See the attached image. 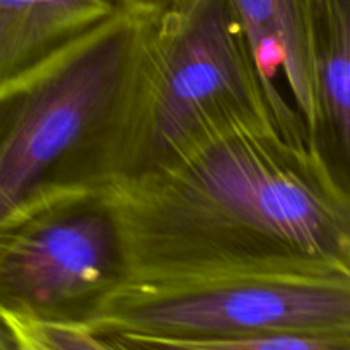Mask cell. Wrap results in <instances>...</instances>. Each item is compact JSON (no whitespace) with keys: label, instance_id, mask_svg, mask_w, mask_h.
Segmentation results:
<instances>
[{"label":"cell","instance_id":"cell-1","mask_svg":"<svg viewBox=\"0 0 350 350\" xmlns=\"http://www.w3.org/2000/svg\"><path fill=\"white\" fill-rule=\"evenodd\" d=\"M126 272L204 263L350 270L349 183L308 135L272 116L208 130L105 188Z\"/></svg>","mask_w":350,"mask_h":350},{"label":"cell","instance_id":"cell-2","mask_svg":"<svg viewBox=\"0 0 350 350\" xmlns=\"http://www.w3.org/2000/svg\"><path fill=\"white\" fill-rule=\"evenodd\" d=\"M161 3L125 7L0 88V231L115 181L140 44Z\"/></svg>","mask_w":350,"mask_h":350},{"label":"cell","instance_id":"cell-3","mask_svg":"<svg viewBox=\"0 0 350 350\" xmlns=\"http://www.w3.org/2000/svg\"><path fill=\"white\" fill-rule=\"evenodd\" d=\"M263 116L275 120L228 0L163 2L140 44L115 181L215 126Z\"/></svg>","mask_w":350,"mask_h":350},{"label":"cell","instance_id":"cell-4","mask_svg":"<svg viewBox=\"0 0 350 350\" xmlns=\"http://www.w3.org/2000/svg\"><path fill=\"white\" fill-rule=\"evenodd\" d=\"M85 327L173 338L350 332V270L301 263L132 270Z\"/></svg>","mask_w":350,"mask_h":350},{"label":"cell","instance_id":"cell-5","mask_svg":"<svg viewBox=\"0 0 350 350\" xmlns=\"http://www.w3.org/2000/svg\"><path fill=\"white\" fill-rule=\"evenodd\" d=\"M125 275L105 188L51 202L0 231V317L88 325Z\"/></svg>","mask_w":350,"mask_h":350},{"label":"cell","instance_id":"cell-6","mask_svg":"<svg viewBox=\"0 0 350 350\" xmlns=\"http://www.w3.org/2000/svg\"><path fill=\"white\" fill-rule=\"evenodd\" d=\"M228 2L277 123L291 135H310L313 140L318 108L303 0Z\"/></svg>","mask_w":350,"mask_h":350},{"label":"cell","instance_id":"cell-7","mask_svg":"<svg viewBox=\"0 0 350 350\" xmlns=\"http://www.w3.org/2000/svg\"><path fill=\"white\" fill-rule=\"evenodd\" d=\"M317 92L314 144L349 183L350 0H303Z\"/></svg>","mask_w":350,"mask_h":350},{"label":"cell","instance_id":"cell-8","mask_svg":"<svg viewBox=\"0 0 350 350\" xmlns=\"http://www.w3.org/2000/svg\"><path fill=\"white\" fill-rule=\"evenodd\" d=\"M135 2L0 0V88Z\"/></svg>","mask_w":350,"mask_h":350},{"label":"cell","instance_id":"cell-9","mask_svg":"<svg viewBox=\"0 0 350 350\" xmlns=\"http://www.w3.org/2000/svg\"><path fill=\"white\" fill-rule=\"evenodd\" d=\"M96 334L113 350H350V332H275L229 338H173L118 330Z\"/></svg>","mask_w":350,"mask_h":350},{"label":"cell","instance_id":"cell-10","mask_svg":"<svg viewBox=\"0 0 350 350\" xmlns=\"http://www.w3.org/2000/svg\"><path fill=\"white\" fill-rule=\"evenodd\" d=\"M16 350H113L96 332L79 323L0 317Z\"/></svg>","mask_w":350,"mask_h":350},{"label":"cell","instance_id":"cell-11","mask_svg":"<svg viewBox=\"0 0 350 350\" xmlns=\"http://www.w3.org/2000/svg\"><path fill=\"white\" fill-rule=\"evenodd\" d=\"M0 350H16V345H14L12 337L7 332L5 325L0 321Z\"/></svg>","mask_w":350,"mask_h":350},{"label":"cell","instance_id":"cell-12","mask_svg":"<svg viewBox=\"0 0 350 350\" xmlns=\"http://www.w3.org/2000/svg\"><path fill=\"white\" fill-rule=\"evenodd\" d=\"M152 2H170V0H152Z\"/></svg>","mask_w":350,"mask_h":350}]
</instances>
